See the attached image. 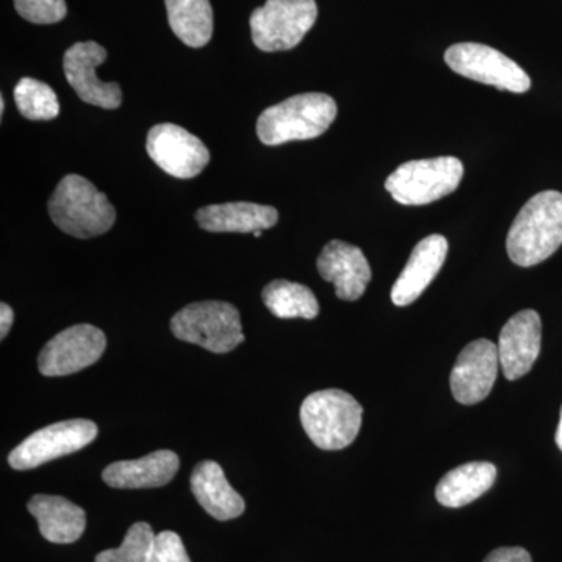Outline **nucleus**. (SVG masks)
I'll return each instance as SVG.
<instances>
[{"instance_id": "f257e3e1", "label": "nucleus", "mask_w": 562, "mask_h": 562, "mask_svg": "<svg viewBox=\"0 0 562 562\" xmlns=\"http://www.w3.org/2000/svg\"><path fill=\"white\" fill-rule=\"evenodd\" d=\"M562 246V192L542 191L525 203L506 238L514 265L531 268Z\"/></svg>"}, {"instance_id": "f03ea898", "label": "nucleus", "mask_w": 562, "mask_h": 562, "mask_svg": "<svg viewBox=\"0 0 562 562\" xmlns=\"http://www.w3.org/2000/svg\"><path fill=\"white\" fill-rule=\"evenodd\" d=\"M47 209L61 232L79 239L101 236L116 222V210L106 194L77 173H69L57 184Z\"/></svg>"}, {"instance_id": "7ed1b4c3", "label": "nucleus", "mask_w": 562, "mask_h": 562, "mask_svg": "<svg viewBox=\"0 0 562 562\" xmlns=\"http://www.w3.org/2000/svg\"><path fill=\"white\" fill-rule=\"evenodd\" d=\"M338 105L330 95L306 92L269 106L257 122L258 138L266 146H280L290 140L314 139L330 128Z\"/></svg>"}, {"instance_id": "20e7f679", "label": "nucleus", "mask_w": 562, "mask_h": 562, "mask_svg": "<svg viewBox=\"0 0 562 562\" xmlns=\"http://www.w3.org/2000/svg\"><path fill=\"white\" fill-rule=\"evenodd\" d=\"M301 420L314 446L322 450H342L361 430L362 406L349 392L317 391L303 401Z\"/></svg>"}, {"instance_id": "39448f33", "label": "nucleus", "mask_w": 562, "mask_h": 562, "mask_svg": "<svg viewBox=\"0 0 562 562\" xmlns=\"http://www.w3.org/2000/svg\"><path fill=\"white\" fill-rule=\"evenodd\" d=\"M173 336L198 344L213 353H228L244 342L241 316L228 302H195L180 310L171 321Z\"/></svg>"}, {"instance_id": "423d86ee", "label": "nucleus", "mask_w": 562, "mask_h": 562, "mask_svg": "<svg viewBox=\"0 0 562 562\" xmlns=\"http://www.w3.org/2000/svg\"><path fill=\"white\" fill-rule=\"evenodd\" d=\"M462 176L464 166L458 158H428L398 166L384 187L402 205H428L457 191Z\"/></svg>"}, {"instance_id": "0eeeda50", "label": "nucleus", "mask_w": 562, "mask_h": 562, "mask_svg": "<svg viewBox=\"0 0 562 562\" xmlns=\"http://www.w3.org/2000/svg\"><path fill=\"white\" fill-rule=\"evenodd\" d=\"M316 20V0H268L251 13V40L262 52L291 50Z\"/></svg>"}, {"instance_id": "6e6552de", "label": "nucleus", "mask_w": 562, "mask_h": 562, "mask_svg": "<svg viewBox=\"0 0 562 562\" xmlns=\"http://www.w3.org/2000/svg\"><path fill=\"white\" fill-rule=\"evenodd\" d=\"M443 58L453 72L465 79L517 94H522L531 88L530 77L516 61L484 44H454L447 49Z\"/></svg>"}, {"instance_id": "1a4fd4ad", "label": "nucleus", "mask_w": 562, "mask_h": 562, "mask_svg": "<svg viewBox=\"0 0 562 562\" xmlns=\"http://www.w3.org/2000/svg\"><path fill=\"white\" fill-rule=\"evenodd\" d=\"M98 425L87 419L57 422L41 428L10 453L14 471H31L46 462L79 452L98 438Z\"/></svg>"}, {"instance_id": "9d476101", "label": "nucleus", "mask_w": 562, "mask_h": 562, "mask_svg": "<svg viewBox=\"0 0 562 562\" xmlns=\"http://www.w3.org/2000/svg\"><path fill=\"white\" fill-rule=\"evenodd\" d=\"M106 349L105 333L90 324L66 328L41 350L40 372L44 376L72 375L101 360Z\"/></svg>"}, {"instance_id": "9b49d317", "label": "nucleus", "mask_w": 562, "mask_h": 562, "mask_svg": "<svg viewBox=\"0 0 562 562\" xmlns=\"http://www.w3.org/2000/svg\"><path fill=\"white\" fill-rule=\"evenodd\" d=\"M146 149L158 168L177 179H194L210 162V150L205 144L176 124L151 127Z\"/></svg>"}, {"instance_id": "f8f14e48", "label": "nucleus", "mask_w": 562, "mask_h": 562, "mask_svg": "<svg viewBox=\"0 0 562 562\" xmlns=\"http://www.w3.org/2000/svg\"><path fill=\"white\" fill-rule=\"evenodd\" d=\"M106 60V50L94 41L76 43L66 50L63 58L66 80L81 101L99 109L116 110L122 103L121 87L114 81L99 80L98 66Z\"/></svg>"}, {"instance_id": "ddd939ff", "label": "nucleus", "mask_w": 562, "mask_h": 562, "mask_svg": "<svg viewBox=\"0 0 562 562\" xmlns=\"http://www.w3.org/2000/svg\"><path fill=\"white\" fill-rule=\"evenodd\" d=\"M498 366V349L490 339H476L465 346L450 375L454 401L462 405L483 402L497 380Z\"/></svg>"}, {"instance_id": "4468645a", "label": "nucleus", "mask_w": 562, "mask_h": 562, "mask_svg": "<svg viewBox=\"0 0 562 562\" xmlns=\"http://www.w3.org/2000/svg\"><path fill=\"white\" fill-rule=\"evenodd\" d=\"M542 322L535 310H524L506 322L498 338L503 375L519 380L527 375L541 353Z\"/></svg>"}, {"instance_id": "2eb2a0df", "label": "nucleus", "mask_w": 562, "mask_h": 562, "mask_svg": "<svg viewBox=\"0 0 562 562\" xmlns=\"http://www.w3.org/2000/svg\"><path fill=\"white\" fill-rule=\"evenodd\" d=\"M317 271L322 279L335 284L341 301L355 302L362 297L372 279L371 266L360 247L349 243H328L317 258Z\"/></svg>"}, {"instance_id": "dca6fc26", "label": "nucleus", "mask_w": 562, "mask_h": 562, "mask_svg": "<svg viewBox=\"0 0 562 562\" xmlns=\"http://www.w3.org/2000/svg\"><path fill=\"white\" fill-rule=\"evenodd\" d=\"M449 254V243L442 235H430L414 247L401 277L392 286L394 305L408 306L424 294L441 271Z\"/></svg>"}, {"instance_id": "f3484780", "label": "nucleus", "mask_w": 562, "mask_h": 562, "mask_svg": "<svg viewBox=\"0 0 562 562\" xmlns=\"http://www.w3.org/2000/svg\"><path fill=\"white\" fill-rule=\"evenodd\" d=\"M179 468V454L171 450H157L139 460L113 462L103 471L102 479L116 490H149L172 482Z\"/></svg>"}, {"instance_id": "a211bd4d", "label": "nucleus", "mask_w": 562, "mask_h": 562, "mask_svg": "<svg viewBox=\"0 0 562 562\" xmlns=\"http://www.w3.org/2000/svg\"><path fill=\"white\" fill-rule=\"evenodd\" d=\"M195 221L211 233H255L272 228L279 221V211L260 203H221L203 206L195 213Z\"/></svg>"}, {"instance_id": "6ab92c4d", "label": "nucleus", "mask_w": 562, "mask_h": 562, "mask_svg": "<svg viewBox=\"0 0 562 562\" xmlns=\"http://www.w3.org/2000/svg\"><path fill=\"white\" fill-rule=\"evenodd\" d=\"M191 490L202 508L221 522L236 519L246 512V502L233 490L217 462L202 461L195 465Z\"/></svg>"}, {"instance_id": "aec40b11", "label": "nucleus", "mask_w": 562, "mask_h": 562, "mask_svg": "<svg viewBox=\"0 0 562 562\" xmlns=\"http://www.w3.org/2000/svg\"><path fill=\"white\" fill-rule=\"evenodd\" d=\"M27 508L40 525L41 536L49 542L79 541L87 527V514L83 509L58 495H35L29 502Z\"/></svg>"}, {"instance_id": "412c9836", "label": "nucleus", "mask_w": 562, "mask_h": 562, "mask_svg": "<svg viewBox=\"0 0 562 562\" xmlns=\"http://www.w3.org/2000/svg\"><path fill=\"white\" fill-rule=\"evenodd\" d=\"M497 468L492 462L475 461L447 472L436 486V501L446 508H462L494 486Z\"/></svg>"}, {"instance_id": "4be33fe9", "label": "nucleus", "mask_w": 562, "mask_h": 562, "mask_svg": "<svg viewBox=\"0 0 562 562\" xmlns=\"http://www.w3.org/2000/svg\"><path fill=\"white\" fill-rule=\"evenodd\" d=\"M169 25L177 38L192 49H201L213 36L210 0H166Z\"/></svg>"}, {"instance_id": "5701e85b", "label": "nucleus", "mask_w": 562, "mask_h": 562, "mask_svg": "<svg viewBox=\"0 0 562 562\" xmlns=\"http://www.w3.org/2000/svg\"><path fill=\"white\" fill-rule=\"evenodd\" d=\"M262 302L280 319H314L319 314V302L308 286L288 280H276L262 290Z\"/></svg>"}, {"instance_id": "b1692460", "label": "nucleus", "mask_w": 562, "mask_h": 562, "mask_svg": "<svg viewBox=\"0 0 562 562\" xmlns=\"http://www.w3.org/2000/svg\"><path fill=\"white\" fill-rule=\"evenodd\" d=\"M14 101L25 120L52 121L60 114V103L49 85L24 77L14 88Z\"/></svg>"}, {"instance_id": "393cba45", "label": "nucleus", "mask_w": 562, "mask_h": 562, "mask_svg": "<svg viewBox=\"0 0 562 562\" xmlns=\"http://www.w3.org/2000/svg\"><path fill=\"white\" fill-rule=\"evenodd\" d=\"M155 538L149 524L132 525L120 549L103 550L95 562H149Z\"/></svg>"}, {"instance_id": "a878e982", "label": "nucleus", "mask_w": 562, "mask_h": 562, "mask_svg": "<svg viewBox=\"0 0 562 562\" xmlns=\"http://www.w3.org/2000/svg\"><path fill=\"white\" fill-rule=\"evenodd\" d=\"M18 13L33 24H57L68 13L65 0H14Z\"/></svg>"}, {"instance_id": "bb28decb", "label": "nucleus", "mask_w": 562, "mask_h": 562, "mask_svg": "<svg viewBox=\"0 0 562 562\" xmlns=\"http://www.w3.org/2000/svg\"><path fill=\"white\" fill-rule=\"evenodd\" d=\"M149 562H191V560L180 536L173 531H162L155 538Z\"/></svg>"}, {"instance_id": "cd10ccee", "label": "nucleus", "mask_w": 562, "mask_h": 562, "mask_svg": "<svg viewBox=\"0 0 562 562\" xmlns=\"http://www.w3.org/2000/svg\"><path fill=\"white\" fill-rule=\"evenodd\" d=\"M483 562H532L530 553L522 547H501L487 554Z\"/></svg>"}, {"instance_id": "c85d7f7f", "label": "nucleus", "mask_w": 562, "mask_h": 562, "mask_svg": "<svg viewBox=\"0 0 562 562\" xmlns=\"http://www.w3.org/2000/svg\"><path fill=\"white\" fill-rule=\"evenodd\" d=\"M14 313L10 305L2 303L0 305V339H5L10 333L11 325H13Z\"/></svg>"}, {"instance_id": "c756f323", "label": "nucleus", "mask_w": 562, "mask_h": 562, "mask_svg": "<svg viewBox=\"0 0 562 562\" xmlns=\"http://www.w3.org/2000/svg\"><path fill=\"white\" fill-rule=\"evenodd\" d=\"M557 443H558V447H560V450L562 452V408H561L560 425H558V430H557Z\"/></svg>"}, {"instance_id": "7c9ffc66", "label": "nucleus", "mask_w": 562, "mask_h": 562, "mask_svg": "<svg viewBox=\"0 0 562 562\" xmlns=\"http://www.w3.org/2000/svg\"><path fill=\"white\" fill-rule=\"evenodd\" d=\"M3 111H5V99H3V95H0V114H3Z\"/></svg>"}, {"instance_id": "2f4dec72", "label": "nucleus", "mask_w": 562, "mask_h": 562, "mask_svg": "<svg viewBox=\"0 0 562 562\" xmlns=\"http://www.w3.org/2000/svg\"><path fill=\"white\" fill-rule=\"evenodd\" d=\"M254 235H255V238H260L261 232H255Z\"/></svg>"}]
</instances>
